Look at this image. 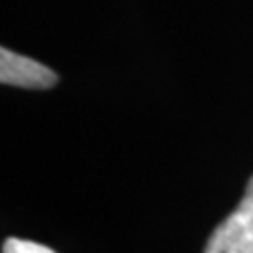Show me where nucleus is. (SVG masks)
Wrapping results in <instances>:
<instances>
[{
    "label": "nucleus",
    "instance_id": "nucleus-1",
    "mask_svg": "<svg viewBox=\"0 0 253 253\" xmlns=\"http://www.w3.org/2000/svg\"><path fill=\"white\" fill-rule=\"evenodd\" d=\"M57 74L41 61L0 49V83L21 89H51L57 84Z\"/></svg>",
    "mask_w": 253,
    "mask_h": 253
},
{
    "label": "nucleus",
    "instance_id": "nucleus-2",
    "mask_svg": "<svg viewBox=\"0 0 253 253\" xmlns=\"http://www.w3.org/2000/svg\"><path fill=\"white\" fill-rule=\"evenodd\" d=\"M251 226H253V175L249 179L239 207L211 232L207 245H205V253H226L234 245V241L243 236Z\"/></svg>",
    "mask_w": 253,
    "mask_h": 253
},
{
    "label": "nucleus",
    "instance_id": "nucleus-3",
    "mask_svg": "<svg viewBox=\"0 0 253 253\" xmlns=\"http://www.w3.org/2000/svg\"><path fill=\"white\" fill-rule=\"evenodd\" d=\"M2 253H55L46 245H38L23 239H6L2 245Z\"/></svg>",
    "mask_w": 253,
    "mask_h": 253
},
{
    "label": "nucleus",
    "instance_id": "nucleus-4",
    "mask_svg": "<svg viewBox=\"0 0 253 253\" xmlns=\"http://www.w3.org/2000/svg\"><path fill=\"white\" fill-rule=\"evenodd\" d=\"M226 253H253V226L243 236H239Z\"/></svg>",
    "mask_w": 253,
    "mask_h": 253
}]
</instances>
